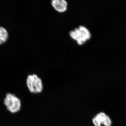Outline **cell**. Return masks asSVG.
<instances>
[{
    "label": "cell",
    "instance_id": "cell-1",
    "mask_svg": "<svg viewBox=\"0 0 126 126\" xmlns=\"http://www.w3.org/2000/svg\"><path fill=\"white\" fill-rule=\"evenodd\" d=\"M69 35L71 38L76 41L79 45H83L90 40L92 37V34L89 30L82 25L71 30Z\"/></svg>",
    "mask_w": 126,
    "mask_h": 126
},
{
    "label": "cell",
    "instance_id": "cell-2",
    "mask_svg": "<svg viewBox=\"0 0 126 126\" xmlns=\"http://www.w3.org/2000/svg\"><path fill=\"white\" fill-rule=\"evenodd\" d=\"M27 85L29 90L33 93H39L43 90L42 81L35 74L29 75L27 79Z\"/></svg>",
    "mask_w": 126,
    "mask_h": 126
},
{
    "label": "cell",
    "instance_id": "cell-3",
    "mask_svg": "<svg viewBox=\"0 0 126 126\" xmlns=\"http://www.w3.org/2000/svg\"><path fill=\"white\" fill-rule=\"evenodd\" d=\"M4 103L7 109L12 113L17 112L20 110V100L14 94H7L4 100Z\"/></svg>",
    "mask_w": 126,
    "mask_h": 126
},
{
    "label": "cell",
    "instance_id": "cell-4",
    "mask_svg": "<svg viewBox=\"0 0 126 126\" xmlns=\"http://www.w3.org/2000/svg\"><path fill=\"white\" fill-rule=\"evenodd\" d=\"M93 122L94 126H101L103 124L105 126H111L112 121L110 118L103 112H100L93 119Z\"/></svg>",
    "mask_w": 126,
    "mask_h": 126
},
{
    "label": "cell",
    "instance_id": "cell-5",
    "mask_svg": "<svg viewBox=\"0 0 126 126\" xmlns=\"http://www.w3.org/2000/svg\"><path fill=\"white\" fill-rule=\"evenodd\" d=\"M51 4L54 9L60 13L65 12L67 9V2L65 0H52Z\"/></svg>",
    "mask_w": 126,
    "mask_h": 126
},
{
    "label": "cell",
    "instance_id": "cell-6",
    "mask_svg": "<svg viewBox=\"0 0 126 126\" xmlns=\"http://www.w3.org/2000/svg\"><path fill=\"white\" fill-rule=\"evenodd\" d=\"M8 38V33L4 27H0V44L6 42Z\"/></svg>",
    "mask_w": 126,
    "mask_h": 126
}]
</instances>
